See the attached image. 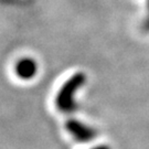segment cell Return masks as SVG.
<instances>
[{"instance_id":"cell-4","label":"cell","mask_w":149,"mask_h":149,"mask_svg":"<svg viewBox=\"0 0 149 149\" xmlns=\"http://www.w3.org/2000/svg\"><path fill=\"white\" fill-rule=\"evenodd\" d=\"M91 149H111V147L107 146V145H98V146H95V147Z\"/></svg>"},{"instance_id":"cell-1","label":"cell","mask_w":149,"mask_h":149,"mask_svg":"<svg viewBox=\"0 0 149 149\" xmlns=\"http://www.w3.org/2000/svg\"><path fill=\"white\" fill-rule=\"evenodd\" d=\"M86 83V75L83 72H77L65 81L61 86L55 97V105L61 113L71 114L76 109L75 96L82 86Z\"/></svg>"},{"instance_id":"cell-2","label":"cell","mask_w":149,"mask_h":149,"mask_svg":"<svg viewBox=\"0 0 149 149\" xmlns=\"http://www.w3.org/2000/svg\"><path fill=\"white\" fill-rule=\"evenodd\" d=\"M65 128L70 135L79 143H88L96 137V132L94 128L87 126L86 124L76 120L70 119L65 124Z\"/></svg>"},{"instance_id":"cell-3","label":"cell","mask_w":149,"mask_h":149,"mask_svg":"<svg viewBox=\"0 0 149 149\" xmlns=\"http://www.w3.org/2000/svg\"><path fill=\"white\" fill-rule=\"evenodd\" d=\"M15 72L21 80H31L38 73V64L32 58H22L16 63Z\"/></svg>"}]
</instances>
